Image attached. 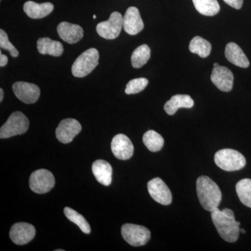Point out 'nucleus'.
Wrapping results in <instances>:
<instances>
[{
    "instance_id": "1a4fd4ad",
    "label": "nucleus",
    "mask_w": 251,
    "mask_h": 251,
    "mask_svg": "<svg viewBox=\"0 0 251 251\" xmlns=\"http://www.w3.org/2000/svg\"><path fill=\"white\" fill-rule=\"evenodd\" d=\"M148 192L153 201L163 205H169L173 201L171 190L159 177L150 180L148 184Z\"/></svg>"
},
{
    "instance_id": "dca6fc26",
    "label": "nucleus",
    "mask_w": 251,
    "mask_h": 251,
    "mask_svg": "<svg viewBox=\"0 0 251 251\" xmlns=\"http://www.w3.org/2000/svg\"><path fill=\"white\" fill-rule=\"evenodd\" d=\"M59 37L68 44L78 42L84 35L83 29L80 25L68 22H62L57 26Z\"/></svg>"
},
{
    "instance_id": "aec40b11",
    "label": "nucleus",
    "mask_w": 251,
    "mask_h": 251,
    "mask_svg": "<svg viewBox=\"0 0 251 251\" xmlns=\"http://www.w3.org/2000/svg\"><path fill=\"white\" fill-rule=\"evenodd\" d=\"M194 105V100L189 95L176 94L173 96L164 105V110L169 115H174L179 108H191Z\"/></svg>"
},
{
    "instance_id": "7ed1b4c3",
    "label": "nucleus",
    "mask_w": 251,
    "mask_h": 251,
    "mask_svg": "<svg viewBox=\"0 0 251 251\" xmlns=\"http://www.w3.org/2000/svg\"><path fill=\"white\" fill-rule=\"evenodd\" d=\"M214 161L216 166L227 172L239 171L247 164L244 155L232 149L219 150L215 153Z\"/></svg>"
},
{
    "instance_id": "a211bd4d",
    "label": "nucleus",
    "mask_w": 251,
    "mask_h": 251,
    "mask_svg": "<svg viewBox=\"0 0 251 251\" xmlns=\"http://www.w3.org/2000/svg\"><path fill=\"white\" fill-rule=\"evenodd\" d=\"M23 9L28 17L32 19H41L50 14L54 10V6L50 2L38 4L33 1H28L25 3Z\"/></svg>"
},
{
    "instance_id": "b1692460",
    "label": "nucleus",
    "mask_w": 251,
    "mask_h": 251,
    "mask_svg": "<svg viewBox=\"0 0 251 251\" xmlns=\"http://www.w3.org/2000/svg\"><path fill=\"white\" fill-rule=\"evenodd\" d=\"M143 143L152 152L160 151L164 145V139L159 133L153 130H148L143 135Z\"/></svg>"
},
{
    "instance_id": "bb28decb",
    "label": "nucleus",
    "mask_w": 251,
    "mask_h": 251,
    "mask_svg": "<svg viewBox=\"0 0 251 251\" xmlns=\"http://www.w3.org/2000/svg\"><path fill=\"white\" fill-rule=\"evenodd\" d=\"M64 213L69 221H72L74 224H76L80 227L82 232L85 234L90 233L91 227L90 224L81 214L70 207L64 208Z\"/></svg>"
},
{
    "instance_id": "f704fd0d",
    "label": "nucleus",
    "mask_w": 251,
    "mask_h": 251,
    "mask_svg": "<svg viewBox=\"0 0 251 251\" xmlns=\"http://www.w3.org/2000/svg\"><path fill=\"white\" fill-rule=\"evenodd\" d=\"M64 250H60V249H57V250H55V251H64Z\"/></svg>"
},
{
    "instance_id": "c9c22d12",
    "label": "nucleus",
    "mask_w": 251,
    "mask_h": 251,
    "mask_svg": "<svg viewBox=\"0 0 251 251\" xmlns=\"http://www.w3.org/2000/svg\"><path fill=\"white\" fill-rule=\"evenodd\" d=\"M93 18H94V19H96V18H97V16H96V15H94Z\"/></svg>"
},
{
    "instance_id": "423d86ee",
    "label": "nucleus",
    "mask_w": 251,
    "mask_h": 251,
    "mask_svg": "<svg viewBox=\"0 0 251 251\" xmlns=\"http://www.w3.org/2000/svg\"><path fill=\"white\" fill-rule=\"evenodd\" d=\"M122 235L132 247H142L150 241L151 232L143 226L126 224L122 226Z\"/></svg>"
},
{
    "instance_id": "4468645a",
    "label": "nucleus",
    "mask_w": 251,
    "mask_h": 251,
    "mask_svg": "<svg viewBox=\"0 0 251 251\" xmlns=\"http://www.w3.org/2000/svg\"><path fill=\"white\" fill-rule=\"evenodd\" d=\"M111 150L117 158L125 161L133 156L134 147L126 135L118 134L112 138Z\"/></svg>"
},
{
    "instance_id": "f8f14e48",
    "label": "nucleus",
    "mask_w": 251,
    "mask_h": 251,
    "mask_svg": "<svg viewBox=\"0 0 251 251\" xmlns=\"http://www.w3.org/2000/svg\"><path fill=\"white\" fill-rule=\"evenodd\" d=\"M35 235V227L27 223H17L10 229V238L17 245L28 244L34 239Z\"/></svg>"
},
{
    "instance_id": "f03ea898",
    "label": "nucleus",
    "mask_w": 251,
    "mask_h": 251,
    "mask_svg": "<svg viewBox=\"0 0 251 251\" xmlns=\"http://www.w3.org/2000/svg\"><path fill=\"white\" fill-rule=\"evenodd\" d=\"M198 199L205 210L211 211L219 207L222 193L217 184L207 176H201L196 182Z\"/></svg>"
},
{
    "instance_id": "6e6552de",
    "label": "nucleus",
    "mask_w": 251,
    "mask_h": 251,
    "mask_svg": "<svg viewBox=\"0 0 251 251\" xmlns=\"http://www.w3.org/2000/svg\"><path fill=\"white\" fill-rule=\"evenodd\" d=\"M123 27V16L120 13H112L108 21L99 23L97 26V31L103 39L112 40L120 35Z\"/></svg>"
},
{
    "instance_id": "a878e982",
    "label": "nucleus",
    "mask_w": 251,
    "mask_h": 251,
    "mask_svg": "<svg viewBox=\"0 0 251 251\" xmlns=\"http://www.w3.org/2000/svg\"><path fill=\"white\" fill-rule=\"evenodd\" d=\"M236 191L241 202L251 208V179L240 180L236 185Z\"/></svg>"
},
{
    "instance_id": "72a5a7b5",
    "label": "nucleus",
    "mask_w": 251,
    "mask_h": 251,
    "mask_svg": "<svg viewBox=\"0 0 251 251\" xmlns=\"http://www.w3.org/2000/svg\"><path fill=\"white\" fill-rule=\"evenodd\" d=\"M219 64H218V63H214V67H219Z\"/></svg>"
},
{
    "instance_id": "5701e85b",
    "label": "nucleus",
    "mask_w": 251,
    "mask_h": 251,
    "mask_svg": "<svg viewBox=\"0 0 251 251\" xmlns=\"http://www.w3.org/2000/svg\"><path fill=\"white\" fill-rule=\"evenodd\" d=\"M193 2L198 12L204 16H214L219 12L217 0H193Z\"/></svg>"
},
{
    "instance_id": "412c9836",
    "label": "nucleus",
    "mask_w": 251,
    "mask_h": 251,
    "mask_svg": "<svg viewBox=\"0 0 251 251\" xmlns=\"http://www.w3.org/2000/svg\"><path fill=\"white\" fill-rule=\"evenodd\" d=\"M37 49L39 53L59 57L64 52L62 44L49 37L40 38L37 41Z\"/></svg>"
},
{
    "instance_id": "ddd939ff",
    "label": "nucleus",
    "mask_w": 251,
    "mask_h": 251,
    "mask_svg": "<svg viewBox=\"0 0 251 251\" xmlns=\"http://www.w3.org/2000/svg\"><path fill=\"white\" fill-rule=\"evenodd\" d=\"M211 80L222 92H229L233 88V74L224 66L214 68L211 73Z\"/></svg>"
},
{
    "instance_id": "4be33fe9",
    "label": "nucleus",
    "mask_w": 251,
    "mask_h": 251,
    "mask_svg": "<svg viewBox=\"0 0 251 251\" xmlns=\"http://www.w3.org/2000/svg\"><path fill=\"white\" fill-rule=\"evenodd\" d=\"M189 50L192 53L206 58L211 53V44L201 36H196L190 42Z\"/></svg>"
},
{
    "instance_id": "6ab92c4d",
    "label": "nucleus",
    "mask_w": 251,
    "mask_h": 251,
    "mask_svg": "<svg viewBox=\"0 0 251 251\" xmlns=\"http://www.w3.org/2000/svg\"><path fill=\"white\" fill-rule=\"evenodd\" d=\"M92 173L96 179L103 186H110L112 182V168L108 162L97 160L92 164Z\"/></svg>"
},
{
    "instance_id": "c85d7f7f",
    "label": "nucleus",
    "mask_w": 251,
    "mask_h": 251,
    "mask_svg": "<svg viewBox=\"0 0 251 251\" xmlns=\"http://www.w3.org/2000/svg\"><path fill=\"white\" fill-rule=\"evenodd\" d=\"M0 47L9 51L11 57H17L19 54L18 50L10 42L7 34L3 29H0Z\"/></svg>"
},
{
    "instance_id": "9d476101",
    "label": "nucleus",
    "mask_w": 251,
    "mask_h": 251,
    "mask_svg": "<svg viewBox=\"0 0 251 251\" xmlns=\"http://www.w3.org/2000/svg\"><path fill=\"white\" fill-rule=\"evenodd\" d=\"M82 130L80 122L74 119H65L59 124L56 129V137L60 143H72Z\"/></svg>"
},
{
    "instance_id": "39448f33",
    "label": "nucleus",
    "mask_w": 251,
    "mask_h": 251,
    "mask_svg": "<svg viewBox=\"0 0 251 251\" xmlns=\"http://www.w3.org/2000/svg\"><path fill=\"white\" fill-rule=\"evenodd\" d=\"M99 53L96 49H90L79 56L72 65L73 75L77 77L87 76L99 65Z\"/></svg>"
},
{
    "instance_id": "cd10ccee",
    "label": "nucleus",
    "mask_w": 251,
    "mask_h": 251,
    "mask_svg": "<svg viewBox=\"0 0 251 251\" xmlns=\"http://www.w3.org/2000/svg\"><path fill=\"white\" fill-rule=\"evenodd\" d=\"M149 81L145 77L133 79L128 82L126 87L125 92L126 94H135L140 93L146 88Z\"/></svg>"
},
{
    "instance_id": "20e7f679",
    "label": "nucleus",
    "mask_w": 251,
    "mask_h": 251,
    "mask_svg": "<svg viewBox=\"0 0 251 251\" xmlns=\"http://www.w3.org/2000/svg\"><path fill=\"white\" fill-rule=\"evenodd\" d=\"M29 126V120L24 114L18 111L13 112L0 128V138L4 139L24 134L27 131Z\"/></svg>"
},
{
    "instance_id": "f3484780",
    "label": "nucleus",
    "mask_w": 251,
    "mask_h": 251,
    "mask_svg": "<svg viewBox=\"0 0 251 251\" xmlns=\"http://www.w3.org/2000/svg\"><path fill=\"white\" fill-rule=\"evenodd\" d=\"M225 55L229 62L241 68H248L250 65L244 51L235 43L230 42L226 46Z\"/></svg>"
},
{
    "instance_id": "2eb2a0df",
    "label": "nucleus",
    "mask_w": 251,
    "mask_h": 251,
    "mask_svg": "<svg viewBox=\"0 0 251 251\" xmlns=\"http://www.w3.org/2000/svg\"><path fill=\"white\" fill-rule=\"evenodd\" d=\"M123 28L129 35H136L144 29L139 10L135 6H130L126 11L123 17Z\"/></svg>"
},
{
    "instance_id": "2f4dec72",
    "label": "nucleus",
    "mask_w": 251,
    "mask_h": 251,
    "mask_svg": "<svg viewBox=\"0 0 251 251\" xmlns=\"http://www.w3.org/2000/svg\"><path fill=\"white\" fill-rule=\"evenodd\" d=\"M3 99H4V91L2 89H0V101H2Z\"/></svg>"
},
{
    "instance_id": "9b49d317",
    "label": "nucleus",
    "mask_w": 251,
    "mask_h": 251,
    "mask_svg": "<svg viewBox=\"0 0 251 251\" xmlns=\"http://www.w3.org/2000/svg\"><path fill=\"white\" fill-rule=\"evenodd\" d=\"M13 91L20 100L26 104L34 103L40 97L39 87L26 82H16L13 85Z\"/></svg>"
},
{
    "instance_id": "473e14b6",
    "label": "nucleus",
    "mask_w": 251,
    "mask_h": 251,
    "mask_svg": "<svg viewBox=\"0 0 251 251\" xmlns=\"http://www.w3.org/2000/svg\"><path fill=\"white\" fill-rule=\"evenodd\" d=\"M240 232H242V233H243V234H245L246 231L244 230V229H240Z\"/></svg>"
},
{
    "instance_id": "7c9ffc66",
    "label": "nucleus",
    "mask_w": 251,
    "mask_h": 251,
    "mask_svg": "<svg viewBox=\"0 0 251 251\" xmlns=\"http://www.w3.org/2000/svg\"><path fill=\"white\" fill-rule=\"evenodd\" d=\"M8 58L5 54H3L2 52H0V66L1 67H4L7 64Z\"/></svg>"
},
{
    "instance_id": "c756f323",
    "label": "nucleus",
    "mask_w": 251,
    "mask_h": 251,
    "mask_svg": "<svg viewBox=\"0 0 251 251\" xmlns=\"http://www.w3.org/2000/svg\"><path fill=\"white\" fill-rule=\"evenodd\" d=\"M226 4L236 9H240L242 7L244 0H224Z\"/></svg>"
},
{
    "instance_id": "0eeeda50",
    "label": "nucleus",
    "mask_w": 251,
    "mask_h": 251,
    "mask_svg": "<svg viewBox=\"0 0 251 251\" xmlns=\"http://www.w3.org/2000/svg\"><path fill=\"white\" fill-rule=\"evenodd\" d=\"M55 184L54 175L46 169L34 171L29 177V187L33 192L44 194L53 188Z\"/></svg>"
},
{
    "instance_id": "393cba45",
    "label": "nucleus",
    "mask_w": 251,
    "mask_h": 251,
    "mask_svg": "<svg viewBox=\"0 0 251 251\" xmlns=\"http://www.w3.org/2000/svg\"><path fill=\"white\" fill-rule=\"evenodd\" d=\"M151 57V50L146 44L139 46L131 55V64L135 69H140L148 63Z\"/></svg>"
},
{
    "instance_id": "f257e3e1",
    "label": "nucleus",
    "mask_w": 251,
    "mask_h": 251,
    "mask_svg": "<svg viewBox=\"0 0 251 251\" xmlns=\"http://www.w3.org/2000/svg\"><path fill=\"white\" fill-rule=\"evenodd\" d=\"M211 220L219 235L226 242H235L239 239L240 223L237 222L233 211L229 209L220 210L219 208L211 212Z\"/></svg>"
}]
</instances>
